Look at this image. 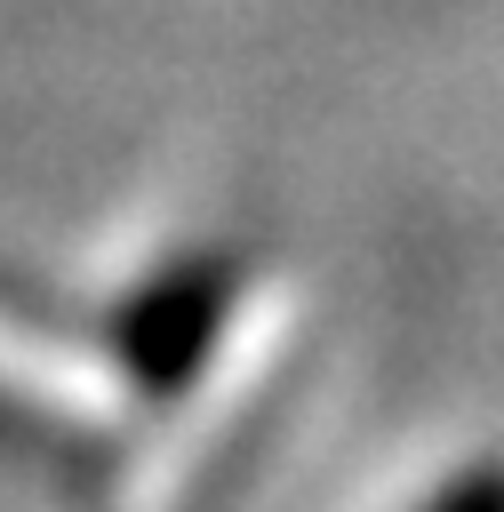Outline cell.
Masks as SVG:
<instances>
[{
  "label": "cell",
  "mask_w": 504,
  "mask_h": 512,
  "mask_svg": "<svg viewBox=\"0 0 504 512\" xmlns=\"http://www.w3.org/2000/svg\"><path fill=\"white\" fill-rule=\"evenodd\" d=\"M232 312V264L224 256H176L112 312V360L144 392H184L200 360L216 352V328Z\"/></svg>",
  "instance_id": "obj_1"
},
{
  "label": "cell",
  "mask_w": 504,
  "mask_h": 512,
  "mask_svg": "<svg viewBox=\"0 0 504 512\" xmlns=\"http://www.w3.org/2000/svg\"><path fill=\"white\" fill-rule=\"evenodd\" d=\"M416 512H504V464H472L456 472L440 496H424Z\"/></svg>",
  "instance_id": "obj_2"
}]
</instances>
